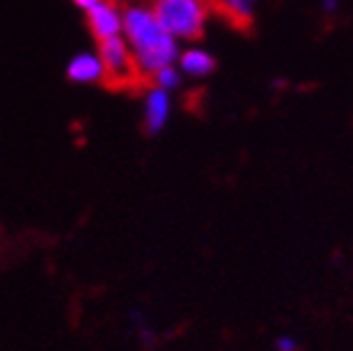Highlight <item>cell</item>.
Segmentation results:
<instances>
[{"label":"cell","mask_w":353,"mask_h":351,"mask_svg":"<svg viewBox=\"0 0 353 351\" xmlns=\"http://www.w3.org/2000/svg\"><path fill=\"white\" fill-rule=\"evenodd\" d=\"M99 59L103 64V84L116 91H135L150 82L123 35L99 42Z\"/></svg>","instance_id":"cell-2"},{"label":"cell","mask_w":353,"mask_h":351,"mask_svg":"<svg viewBox=\"0 0 353 351\" xmlns=\"http://www.w3.org/2000/svg\"><path fill=\"white\" fill-rule=\"evenodd\" d=\"M86 25L99 42L123 35V6L118 0H101L86 10Z\"/></svg>","instance_id":"cell-4"},{"label":"cell","mask_w":353,"mask_h":351,"mask_svg":"<svg viewBox=\"0 0 353 351\" xmlns=\"http://www.w3.org/2000/svg\"><path fill=\"white\" fill-rule=\"evenodd\" d=\"M209 12L219 15L231 28L248 32L253 28V3L255 0H204Z\"/></svg>","instance_id":"cell-5"},{"label":"cell","mask_w":353,"mask_h":351,"mask_svg":"<svg viewBox=\"0 0 353 351\" xmlns=\"http://www.w3.org/2000/svg\"><path fill=\"white\" fill-rule=\"evenodd\" d=\"M275 349L277 351H297L299 344L294 341V336H280V339L275 341Z\"/></svg>","instance_id":"cell-10"},{"label":"cell","mask_w":353,"mask_h":351,"mask_svg":"<svg viewBox=\"0 0 353 351\" xmlns=\"http://www.w3.org/2000/svg\"><path fill=\"white\" fill-rule=\"evenodd\" d=\"M123 37L148 79L162 66L174 64L176 39L150 8L123 6Z\"/></svg>","instance_id":"cell-1"},{"label":"cell","mask_w":353,"mask_h":351,"mask_svg":"<svg viewBox=\"0 0 353 351\" xmlns=\"http://www.w3.org/2000/svg\"><path fill=\"white\" fill-rule=\"evenodd\" d=\"M170 91L150 84L148 93H145V131L157 135L162 128L167 126V118H170Z\"/></svg>","instance_id":"cell-6"},{"label":"cell","mask_w":353,"mask_h":351,"mask_svg":"<svg viewBox=\"0 0 353 351\" xmlns=\"http://www.w3.org/2000/svg\"><path fill=\"white\" fill-rule=\"evenodd\" d=\"M72 3L79 8H83V10H88V8H94L96 3H101V0H72Z\"/></svg>","instance_id":"cell-11"},{"label":"cell","mask_w":353,"mask_h":351,"mask_svg":"<svg viewBox=\"0 0 353 351\" xmlns=\"http://www.w3.org/2000/svg\"><path fill=\"white\" fill-rule=\"evenodd\" d=\"M150 10L170 30L172 37L187 39V42L201 39L206 17H209V8L204 0H152Z\"/></svg>","instance_id":"cell-3"},{"label":"cell","mask_w":353,"mask_h":351,"mask_svg":"<svg viewBox=\"0 0 353 351\" xmlns=\"http://www.w3.org/2000/svg\"><path fill=\"white\" fill-rule=\"evenodd\" d=\"M150 84L165 88V91H170V88H176V86H179V72H176V66L174 64H167V66H162V69H157V72L150 77Z\"/></svg>","instance_id":"cell-9"},{"label":"cell","mask_w":353,"mask_h":351,"mask_svg":"<svg viewBox=\"0 0 353 351\" xmlns=\"http://www.w3.org/2000/svg\"><path fill=\"white\" fill-rule=\"evenodd\" d=\"M66 77L77 84H103V64L99 55H79L66 66Z\"/></svg>","instance_id":"cell-7"},{"label":"cell","mask_w":353,"mask_h":351,"mask_svg":"<svg viewBox=\"0 0 353 351\" xmlns=\"http://www.w3.org/2000/svg\"><path fill=\"white\" fill-rule=\"evenodd\" d=\"M179 69H182L187 77L204 79L216 69V59L204 50H187L179 55Z\"/></svg>","instance_id":"cell-8"}]
</instances>
